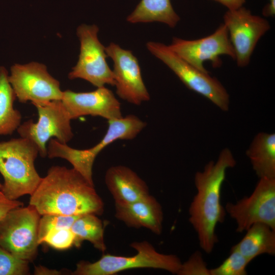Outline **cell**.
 <instances>
[{"label":"cell","instance_id":"31","mask_svg":"<svg viewBox=\"0 0 275 275\" xmlns=\"http://www.w3.org/2000/svg\"><path fill=\"white\" fill-rule=\"evenodd\" d=\"M263 15L265 16L273 17L275 15V0H269V3L263 9Z\"/></svg>","mask_w":275,"mask_h":275},{"label":"cell","instance_id":"3","mask_svg":"<svg viewBox=\"0 0 275 275\" xmlns=\"http://www.w3.org/2000/svg\"><path fill=\"white\" fill-rule=\"evenodd\" d=\"M39 154L36 146L21 137L0 142V173L4 178L1 190L10 200H17L35 191L42 178L35 161Z\"/></svg>","mask_w":275,"mask_h":275},{"label":"cell","instance_id":"2","mask_svg":"<svg viewBox=\"0 0 275 275\" xmlns=\"http://www.w3.org/2000/svg\"><path fill=\"white\" fill-rule=\"evenodd\" d=\"M236 164L231 151L225 148L216 162H209L203 171L195 175L197 191L189 207L188 219L197 234L200 248L207 254L212 253L218 241L216 228L225 221L226 215L221 203L222 187L227 170Z\"/></svg>","mask_w":275,"mask_h":275},{"label":"cell","instance_id":"19","mask_svg":"<svg viewBox=\"0 0 275 275\" xmlns=\"http://www.w3.org/2000/svg\"><path fill=\"white\" fill-rule=\"evenodd\" d=\"M252 168L259 178L275 179V134L260 132L246 151Z\"/></svg>","mask_w":275,"mask_h":275},{"label":"cell","instance_id":"23","mask_svg":"<svg viewBox=\"0 0 275 275\" xmlns=\"http://www.w3.org/2000/svg\"><path fill=\"white\" fill-rule=\"evenodd\" d=\"M250 261L234 248L229 256L217 267L210 269V275H246Z\"/></svg>","mask_w":275,"mask_h":275},{"label":"cell","instance_id":"30","mask_svg":"<svg viewBox=\"0 0 275 275\" xmlns=\"http://www.w3.org/2000/svg\"><path fill=\"white\" fill-rule=\"evenodd\" d=\"M63 273L61 271H58L56 269H50L46 268L43 266H39L35 267L34 274H51V275H58L61 274Z\"/></svg>","mask_w":275,"mask_h":275},{"label":"cell","instance_id":"9","mask_svg":"<svg viewBox=\"0 0 275 275\" xmlns=\"http://www.w3.org/2000/svg\"><path fill=\"white\" fill-rule=\"evenodd\" d=\"M98 27L82 24L76 30L80 42L78 61L68 74L70 79L86 80L97 88L105 85L115 86L113 70L108 66L104 47L99 40Z\"/></svg>","mask_w":275,"mask_h":275},{"label":"cell","instance_id":"4","mask_svg":"<svg viewBox=\"0 0 275 275\" xmlns=\"http://www.w3.org/2000/svg\"><path fill=\"white\" fill-rule=\"evenodd\" d=\"M107 131L94 146L88 149H76L52 138L48 142L47 156L49 158H61L68 161L73 168L94 185L92 168L97 155L107 146L118 140L134 139L146 126V123L137 116L125 117L108 121Z\"/></svg>","mask_w":275,"mask_h":275},{"label":"cell","instance_id":"5","mask_svg":"<svg viewBox=\"0 0 275 275\" xmlns=\"http://www.w3.org/2000/svg\"><path fill=\"white\" fill-rule=\"evenodd\" d=\"M130 246L136 251V255L127 257L107 254L93 263L81 261L72 274L113 275L123 270L140 268L163 269L177 274L182 264L178 256L160 253L147 241L134 242Z\"/></svg>","mask_w":275,"mask_h":275},{"label":"cell","instance_id":"8","mask_svg":"<svg viewBox=\"0 0 275 275\" xmlns=\"http://www.w3.org/2000/svg\"><path fill=\"white\" fill-rule=\"evenodd\" d=\"M40 216L30 205L10 210L0 221V245L20 259L33 260L39 245Z\"/></svg>","mask_w":275,"mask_h":275},{"label":"cell","instance_id":"16","mask_svg":"<svg viewBox=\"0 0 275 275\" xmlns=\"http://www.w3.org/2000/svg\"><path fill=\"white\" fill-rule=\"evenodd\" d=\"M105 182L116 205H128L149 195L146 182L126 166L109 168L105 173Z\"/></svg>","mask_w":275,"mask_h":275},{"label":"cell","instance_id":"11","mask_svg":"<svg viewBox=\"0 0 275 275\" xmlns=\"http://www.w3.org/2000/svg\"><path fill=\"white\" fill-rule=\"evenodd\" d=\"M225 208L236 222L238 233L256 223L266 224L275 230V179L260 178L250 196L235 203L228 202Z\"/></svg>","mask_w":275,"mask_h":275},{"label":"cell","instance_id":"12","mask_svg":"<svg viewBox=\"0 0 275 275\" xmlns=\"http://www.w3.org/2000/svg\"><path fill=\"white\" fill-rule=\"evenodd\" d=\"M223 23L227 29L237 66H246L259 40L269 30V22L242 6L228 10L224 15Z\"/></svg>","mask_w":275,"mask_h":275},{"label":"cell","instance_id":"17","mask_svg":"<svg viewBox=\"0 0 275 275\" xmlns=\"http://www.w3.org/2000/svg\"><path fill=\"white\" fill-rule=\"evenodd\" d=\"M115 217L128 227H144L159 235L162 230L163 214L161 206L148 195L128 205L115 204Z\"/></svg>","mask_w":275,"mask_h":275},{"label":"cell","instance_id":"21","mask_svg":"<svg viewBox=\"0 0 275 275\" xmlns=\"http://www.w3.org/2000/svg\"><path fill=\"white\" fill-rule=\"evenodd\" d=\"M7 69L0 66V136L11 135L21 124L20 112L14 108L16 99Z\"/></svg>","mask_w":275,"mask_h":275},{"label":"cell","instance_id":"14","mask_svg":"<svg viewBox=\"0 0 275 275\" xmlns=\"http://www.w3.org/2000/svg\"><path fill=\"white\" fill-rule=\"evenodd\" d=\"M105 52L114 63L113 72L118 96L136 105L149 101L150 96L143 81L138 60L132 51L111 43L105 47Z\"/></svg>","mask_w":275,"mask_h":275},{"label":"cell","instance_id":"28","mask_svg":"<svg viewBox=\"0 0 275 275\" xmlns=\"http://www.w3.org/2000/svg\"><path fill=\"white\" fill-rule=\"evenodd\" d=\"M23 205V203L17 200L8 199L0 190V221L10 210Z\"/></svg>","mask_w":275,"mask_h":275},{"label":"cell","instance_id":"25","mask_svg":"<svg viewBox=\"0 0 275 275\" xmlns=\"http://www.w3.org/2000/svg\"><path fill=\"white\" fill-rule=\"evenodd\" d=\"M29 261L20 259L0 245V275L29 274Z\"/></svg>","mask_w":275,"mask_h":275},{"label":"cell","instance_id":"24","mask_svg":"<svg viewBox=\"0 0 275 275\" xmlns=\"http://www.w3.org/2000/svg\"><path fill=\"white\" fill-rule=\"evenodd\" d=\"M41 216L38 226V242L39 244L42 243L43 239L50 231L71 228L73 223L80 215L48 214Z\"/></svg>","mask_w":275,"mask_h":275},{"label":"cell","instance_id":"26","mask_svg":"<svg viewBox=\"0 0 275 275\" xmlns=\"http://www.w3.org/2000/svg\"><path fill=\"white\" fill-rule=\"evenodd\" d=\"M43 242L57 250H66L74 245L75 235L70 228L52 230L43 239Z\"/></svg>","mask_w":275,"mask_h":275},{"label":"cell","instance_id":"22","mask_svg":"<svg viewBox=\"0 0 275 275\" xmlns=\"http://www.w3.org/2000/svg\"><path fill=\"white\" fill-rule=\"evenodd\" d=\"M70 229L75 235V246L79 248L83 241L87 240L96 249L103 252L106 250L103 224L96 214L87 213L80 215Z\"/></svg>","mask_w":275,"mask_h":275},{"label":"cell","instance_id":"29","mask_svg":"<svg viewBox=\"0 0 275 275\" xmlns=\"http://www.w3.org/2000/svg\"><path fill=\"white\" fill-rule=\"evenodd\" d=\"M216 2L226 7L228 10H233L238 9L243 6L245 3V0H213Z\"/></svg>","mask_w":275,"mask_h":275},{"label":"cell","instance_id":"18","mask_svg":"<svg viewBox=\"0 0 275 275\" xmlns=\"http://www.w3.org/2000/svg\"><path fill=\"white\" fill-rule=\"evenodd\" d=\"M242 239L232 247L250 262L262 254L275 255V230L263 223L250 227Z\"/></svg>","mask_w":275,"mask_h":275},{"label":"cell","instance_id":"1","mask_svg":"<svg viewBox=\"0 0 275 275\" xmlns=\"http://www.w3.org/2000/svg\"><path fill=\"white\" fill-rule=\"evenodd\" d=\"M29 205L41 215L101 214L104 204L93 184L74 168L52 166L31 195Z\"/></svg>","mask_w":275,"mask_h":275},{"label":"cell","instance_id":"7","mask_svg":"<svg viewBox=\"0 0 275 275\" xmlns=\"http://www.w3.org/2000/svg\"><path fill=\"white\" fill-rule=\"evenodd\" d=\"M38 111L36 122L32 120L24 122L16 130L20 137L32 142L43 158L47 156V143L51 138L63 144L73 138V133L69 115L61 100L34 105Z\"/></svg>","mask_w":275,"mask_h":275},{"label":"cell","instance_id":"32","mask_svg":"<svg viewBox=\"0 0 275 275\" xmlns=\"http://www.w3.org/2000/svg\"><path fill=\"white\" fill-rule=\"evenodd\" d=\"M2 187V184L0 183V190L1 189Z\"/></svg>","mask_w":275,"mask_h":275},{"label":"cell","instance_id":"13","mask_svg":"<svg viewBox=\"0 0 275 275\" xmlns=\"http://www.w3.org/2000/svg\"><path fill=\"white\" fill-rule=\"evenodd\" d=\"M169 48L178 56L199 70L209 73L204 63L211 62L214 68L219 67L221 56L235 60V53L226 26L222 23L211 34L196 40L173 38Z\"/></svg>","mask_w":275,"mask_h":275},{"label":"cell","instance_id":"20","mask_svg":"<svg viewBox=\"0 0 275 275\" xmlns=\"http://www.w3.org/2000/svg\"><path fill=\"white\" fill-rule=\"evenodd\" d=\"M126 20L131 23L159 22L174 28L180 17L171 0H141Z\"/></svg>","mask_w":275,"mask_h":275},{"label":"cell","instance_id":"27","mask_svg":"<svg viewBox=\"0 0 275 275\" xmlns=\"http://www.w3.org/2000/svg\"><path fill=\"white\" fill-rule=\"evenodd\" d=\"M177 274L210 275V272L202 253L197 251L192 254L187 261L182 263Z\"/></svg>","mask_w":275,"mask_h":275},{"label":"cell","instance_id":"6","mask_svg":"<svg viewBox=\"0 0 275 275\" xmlns=\"http://www.w3.org/2000/svg\"><path fill=\"white\" fill-rule=\"evenodd\" d=\"M148 50L166 64L189 89L206 97L224 111L229 109V95L222 84L209 73L194 67L160 42L146 43Z\"/></svg>","mask_w":275,"mask_h":275},{"label":"cell","instance_id":"15","mask_svg":"<svg viewBox=\"0 0 275 275\" xmlns=\"http://www.w3.org/2000/svg\"><path fill=\"white\" fill-rule=\"evenodd\" d=\"M61 101L71 120L87 115L101 117L108 121L123 117L120 103L113 92L104 86L88 92L64 91Z\"/></svg>","mask_w":275,"mask_h":275},{"label":"cell","instance_id":"10","mask_svg":"<svg viewBox=\"0 0 275 275\" xmlns=\"http://www.w3.org/2000/svg\"><path fill=\"white\" fill-rule=\"evenodd\" d=\"M8 79L21 103L31 101L34 105L62 98L60 82L48 73L43 64H15L10 68Z\"/></svg>","mask_w":275,"mask_h":275}]
</instances>
